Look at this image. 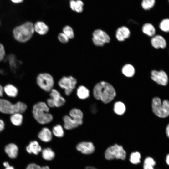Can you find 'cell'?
<instances>
[{"mask_svg":"<svg viewBox=\"0 0 169 169\" xmlns=\"http://www.w3.org/2000/svg\"><path fill=\"white\" fill-rule=\"evenodd\" d=\"M34 31L41 35L46 34L49 30L48 26L44 22L38 21L34 24Z\"/></svg>","mask_w":169,"mask_h":169,"instance_id":"cell-18","label":"cell"},{"mask_svg":"<svg viewBox=\"0 0 169 169\" xmlns=\"http://www.w3.org/2000/svg\"><path fill=\"white\" fill-rule=\"evenodd\" d=\"M83 113L80 109H72L69 116L66 115L63 117L64 127L66 130H70L78 127L83 124Z\"/></svg>","mask_w":169,"mask_h":169,"instance_id":"cell-4","label":"cell"},{"mask_svg":"<svg viewBox=\"0 0 169 169\" xmlns=\"http://www.w3.org/2000/svg\"><path fill=\"white\" fill-rule=\"evenodd\" d=\"M151 43L152 46L156 49L165 48L166 43L164 38L161 36L157 35L153 37L151 39Z\"/></svg>","mask_w":169,"mask_h":169,"instance_id":"cell-15","label":"cell"},{"mask_svg":"<svg viewBox=\"0 0 169 169\" xmlns=\"http://www.w3.org/2000/svg\"></svg>","mask_w":169,"mask_h":169,"instance_id":"cell-44","label":"cell"},{"mask_svg":"<svg viewBox=\"0 0 169 169\" xmlns=\"http://www.w3.org/2000/svg\"><path fill=\"white\" fill-rule=\"evenodd\" d=\"M77 80L74 77L63 76L58 81L59 86L64 90L65 95L69 96L76 87Z\"/></svg>","mask_w":169,"mask_h":169,"instance_id":"cell-8","label":"cell"},{"mask_svg":"<svg viewBox=\"0 0 169 169\" xmlns=\"http://www.w3.org/2000/svg\"><path fill=\"white\" fill-rule=\"evenodd\" d=\"M26 150L29 153H33L37 155L41 151L42 149L38 142L34 141L30 142L29 145L27 146Z\"/></svg>","mask_w":169,"mask_h":169,"instance_id":"cell-19","label":"cell"},{"mask_svg":"<svg viewBox=\"0 0 169 169\" xmlns=\"http://www.w3.org/2000/svg\"><path fill=\"white\" fill-rule=\"evenodd\" d=\"M11 1L14 3H19L22 2L23 0H11Z\"/></svg>","mask_w":169,"mask_h":169,"instance_id":"cell-39","label":"cell"},{"mask_svg":"<svg viewBox=\"0 0 169 169\" xmlns=\"http://www.w3.org/2000/svg\"><path fill=\"white\" fill-rule=\"evenodd\" d=\"M130 32L128 28L123 26L119 28L116 31L115 36L117 39L120 41H124L130 36Z\"/></svg>","mask_w":169,"mask_h":169,"instance_id":"cell-14","label":"cell"},{"mask_svg":"<svg viewBox=\"0 0 169 169\" xmlns=\"http://www.w3.org/2000/svg\"><path fill=\"white\" fill-rule=\"evenodd\" d=\"M27 109V105L22 102L19 101L13 104L7 100L0 99V112L2 113L11 115L15 113L21 114Z\"/></svg>","mask_w":169,"mask_h":169,"instance_id":"cell-5","label":"cell"},{"mask_svg":"<svg viewBox=\"0 0 169 169\" xmlns=\"http://www.w3.org/2000/svg\"><path fill=\"white\" fill-rule=\"evenodd\" d=\"M5 50L3 46L0 43V62L3 59L5 55Z\"/></svg>","mask_w":169,"mask_h":169,"instance_id":"cell-36","label":"cell"},{"mask_svg":"<svg viewBox=\"0 0 169 169\" xmlns=\"http://www.w3.org/2000/svg\"><path fill=\"white\" fill-rule=\"evenodd\" d=\"M3 89L2 86L0 84V96L3 95Z\"/></svg>","mask_w":169,"mask_h":169,"instance_id":"cell-41","label":"cell"},{"mask_svg":"<svg viewBox=\"0 0 169 169\" xmlns=\"http://www.w3.org/2000/svg\"><path fill=\"white\" fill-rule=\"evenodd\" d=\"M153 112L157 116L165 118L169 116V101L164 100L162 103L158 97L153 98L152 101Z\"/></svg>","mask_w":169,"mask_h":169,"instance_id":"cell-6","label":"cell"},{"mask_svg":"<svg viewBox=\"0 0 169 169\" xmlns=\"http://www.w3.org/2000/svg\"><path fill=\"white\" fill-rule=\"evenodd\" d=\"M166 133L167 136L169 138V124L167 125L166 127Z\"/></svg>","mask_w":169,"mask_h":169,"instance_id":"cell-38","label":"cell"},{"mask_svg":"<svg viewBox=\"0 0 169 169\" xmlns=\"http://www.w3.org/2000/svg\"><path fill=\"white\" fill-rule=\"evenodd\" d=\"M92 41L94 44L98 46H102L110 41L109 35L100 29L95 30L93 33Z\"/></svg>","mask_w":169,"mask_h":169,"instance_id":"cell-11","label":"cell"},{"mask_svg":"<svg viewBox=\"0 0 169 169\" xmlns=\"http://www.w3.org/2000/svg\"><path fill=\"white\" fill-rule=\"evenodd\" d=\"M50 98L48 99L46 104L49 107H60L65 104V99L62 97L60 93L57 90L53 89L49 92Z\"/></svg>","mask_w":169,"mask_h":169,"instance_id":"cell-10","label":"cell"},{"mask_svg":"<svg viewBox=\"0 0 169 169\" xmlns=\"http://www.w3.org/2000/svg\"><path fill=\"white\" fill-rule=\"evenodd\" d=\"M58 38L60 42L63 43H67L69 38L63 33H60L58 35Z\"/></svg>","mask_w":169,"mask_h":169,"instance_id":"cell-34","label":"cell"},{"mask_svg":"<svg viewBox=\"0 0 169 169\" xmlns=\"http://www.w3.org/2000/svg\"><path fill=\"white\" fill-rule=\"evenodd\" d=\"M156 164V161L152 158L148 157L144 160L143 168L144 169H154V166Z\"/></svg>","mask_w":169,"mask_h":169,"instance_id":"cell-28","label":"cell"},{"mask_svg":"<svg viewBox=\"0 0 169 169\" xmlns=\"http://www.w3.org/2000/svg\"><path fill=\"white\" fill-rule=\"evenodd\" d=\"M39 87L45 92H49L53 89L54 81L53 77L47 73L39 74L36 79Z\"/></svg>","mask_w":169,"mask_h":169,"instance_id":"cell-7","label":"cell"},{"mask_svg":"<svg viewBox=\"0 0 169 169\" xmlns=\"http://www.w3.org/2000/svg\"><path fill=\"white\" fill-rule=\"evenodd\" d=\"M141 155L138 152L132 153L130 155V160L133 164H137L140 161Z\"/></svg>","mask_w":169,"mask_h":169,"instance_id":"cell-32","label":"cell"},{"mask_svg":"<svg viewBox=\"0 0 169 169\" xmlns=\"http://www.w3.org/2000/svg\"><path fill=\"white\" fill-rule=\"evenodd\" d=\"M142 31L144 33L150 37L154 36L156 33L155 28L150 23L144 24L142 27Z\"/></svg>","mask_w":169,"mask_h":169,"instance_id":"cell-25","label":"cell"},{"mask_svg":"<svg viewBox=\"0 0 169 169\" xmlns=\"http://www.w3.org/2000/svg\"><path fill=\"white\" fill-rule=\"evenodd\" d=\"M151 78L160 85L166 86L168 84V76L166 73L163 70H152L151 72Z\"/></svg>","mask_w":169,"mask_h":169,"instance_id":"cell-12","label":"cell"},{"mask_svg":"<svg viewBox=\"0 0 169 169\" xmlns=\"http://www.w3.org/2000/svg\"><path fill=\"white\" fill-rule=\"evenodd\" d=\"M126 107L124 104L120 102H116L114 106V111L115 113L119 115H122L125 112Z\"/></svg>","mask_w":169,"mask_h":169,"instance_id":"cell-26","label":"cell"},{"mask_svg":"<svg viewBox=\"0 0 169 169\" xmlns=\"http://www.w3.org/2000/svg\"><path fill=\"white\" fill-rule=\"evenodd\" d=\"M93 95L96 100L107 104L111 102L116 95L114 87L110 83L101 81L97 83L93 89Z\"/></svg>","mask_w":169,"mask_h":169,"instance_id":"cell-1","label":"cell"},{"mask_svg":"<svg viewBox=\"0 0 169 169\" xmlns=\"http://www.w3.org/2000/svg\"><path fill=\"white\" fill-rule=\"evenodd\" d=\"M155 3V0H142L141 6L145 10H148L152 8Z\"/></svg>","mask_w":169,"mask_h":169,"instance_id":"cell-30","label":"cell"},{"mask_svg":"<svg viewBox=\"0 0 169 169\" xmlns=\"http://www.w3.org/2000/svg\"><path fill=\"white\" fill-rule=\"evenodd\" d=\"M76 148L78 151L85 154H90L95 151V147L90 142H81L77 144Z\"/></svg>","mask_w":169,"mask_h":169,"instance_id":"cell-13","label":"cell"},{"mask_svg":"<svg viewBox=\"0 0 169 169\" xmlns=\"http://www.w3.org/2000/svg\"><path fill=\"white\" fill-rule=\"evenodd\" d=\"M166 162L167 164L169 166V153L166 156Z\"/></svg>","mask_w":169,"mask_h":169,"instance_id":"cell-40","label":"cell"},{"mask_svg":"<svg viewBox=\"0 0 169 169\" xmlns=\"http://www.w3.org/2000/svg\"><path fill=\"white\" fill-rule=\"evenodd\" d=\"M122 72L125 76L131 77L133 76L135 74V69L132 65L130 64H127L123 67Z\"/></svg>","mask_w":169,"mask_h":169,"instance_id":"cell-24","label":"cell"},{"mask_svg":"<svg viewBox=\"0 0 169 169\" xmlns=\"http://www.w3.org/2000/svg\"><path fill=\"white\" fill-rule=\"evenodd\" d=\"M5 151L10 158L14 159L18 155V148L15 144L10 143L5 146Z\"/></svg>","mask_w":169,"mask_h":169,"instance_id":"cell-17","label":"cell"},{"mask_svg":"<svg viewBox=\"0 0 169 169\" xmlns=\"http://www.w3.org/2000/svg\"><path fill=\"white\" fill-rule=\"evenodd\" d=\"M38 136L40 140L44 142H49L52 138V133L47 127L43 128L38 133Z\"/></svg>","mask_w":169,"mask_h":169,"instance_id":"cell-16","label":"cell"},{"mask_svg":"<svg viewBox=\"0 0 169 169\" xmlns=\"http://www.w3.org/2000/svg\"><path fill=\"white\" fill-rule=\"evenodd\" d=\"M42 156L46 160H51L54 157L55 153L51 148H47L42 150Z\"/></svg>","mask_w":169,"mask_h":169,"instance_id":"cell-27","label":"cell"},{"mask_svg":"<svg viewBox=\"0 0 169 169\" xmlns=\"http://www.w3.org/2000/svg\"><path fill=\"white\" fill-rule=\"evenodd\" d=\"M160 29L165 32H169V19H165L163 20L159 25Z\"/></svg>","mask_w":169,"mask_h":169,"instance_id":"cell-33","label":"cell"},{"mask_svg":"<svg viewBox=\"0 0 169 169\" xmlns=\"http://www.w3.org/2000/svg\"><path fill=\"white\" fill-rule=\"evenodd\" d=\"M5 169H14L13 167L12 166H9L8 167H5Z\"/></svg>","mask_w":169,"mask_h":169,"instance_id":"cell-43","label":"cell"},{"mask_svg":"<svg viewBox=\"0 0 169 169\" xmlns=\"http://www.w3.org/2000/svg\"><path fill=\"white\" fill-rule=\"evenodd\" d=\"M70 6L73 11L81 13L83 11L84 3L81 0H71L70 1Z\"/></svg>","mask_w":169,"mask_h":169,"instance_id":"cell-22","label":"cell"},{"mask_svg":"<svg viewBox=\"0 0 169 169\" xmlns=\"http://www.w3.org/2000/svg\"><path fill=\"white\" fill-rule=\"evenodd\" d=\"M23 116L21 113H15L12 114L10 117L11 123L15 126H19L23 121Z\"/></svg>","mask_w":169,"mask_h":169,"instance_id":"cell-23","label":"cell"},{"mask_svg":"<svg viewBox=\"0 0 169 169\" xmlns=\"http://www.w3.org/2000/svg\"><path fill=\"white\" fill-rule=\"evenodd\" d=\"M5 126V124L3 121L1 119H0V132L3 131Z\"/></svg>","mask_w":169,"mask_h":169,"instance_id":"cell-37","label":"cell"},{"mask_svg":"<svg viewBox=\"0 0 169 169\" xmlns=\"http://www.w3.org/2000/svg\"><path fill=\"white\" fill-rule=\"evenodd\" d=\"M76 94L79 99L82 100L85 99L89 96L90 91L85 86L80 85L77 89Z\"/></svg>","mask_w":169,"mask_h":169,"instance_id":"cell-21","label":"cell"},{"mask_svg":"<svg viewBox=\"0 0 169 169\" xmlns=\"http://www.w3.org/2000/svg\"><path fill=\"white\" fill-rule=\"evenodd\" d=\"M126 153L123 147L117 144L108 148L105 153V157L107 160H112L114 158L124 159Z\"/></svg>","mask_w":169,"mask_h":169,"instance_id":"cell-9","label":"cell"},{"mask_svg":"<svg viewBox=\"0 0 169 169\" xmlns=\"http://www.w3.org/2000/svg\"><path fill=\"white\" fill-rule=\"evenodd\" d=\"M49 107L43 101L36 103L33 106L32 113L36 121L41 124L50 122L53 119L52 115L49 113Z\"/></svg>","mask_w":169,"mask_h":169,"instance_id":"cell-2","label":"cell"},{"mask_svg":"<svg viewBox=\"0 0 169 169\" xmlns=\"http://www.w3.org/2000/svg\"><path fill=\"white\" fill-rule=\"evenodd\" d=\"M64 33L69 39H73L74 36V33L72 28L70 26L67 25L64 26L63 29Z\"/></svg>","mask_w":169,"mask_h":169,"instance_id":"cell-31","label":"cell"},{"mask_svg":"<svg viewBox=\"0 0 169 169\" xmlns=\"http://www.w3.org/2000/svg\"><path fill=\"white\" fill-rule=\"evenodd\" d=\"M26 169H49L47 166L41 167L35 163L29 164L27 167Z\"/></svg>","mask_w":169,"mask_h":169,"instance_id":"cell-35","label":"cell"},{"mask_svg":"<svg viewBox=\"0 0 169 169\" xmlns=\"http://www.w3.org/2000/svg\"><path fill=\"white\" fill-rule=\"evenodd\" d=\"M52 132L55 136L58 137H63L64 135L63 128L59 124H57L53 127Z\"/></svg>","mask_w":169,"mask_h":169,"instance_id":"cell-29","label":"cell"},{"mask_svg":"<svg viewBox=\"0 0 169 169\" xmlns=\"http://www.w3.org/2000/svg\"><path fill=\"white\" fill-rule=\"evenodd\" d=\"M34 32V24L29 21L16 27L13 32L14 39L21 43H25L29 40Z\"/></svg>","mask_w":169,"mask_h":169,"instance_id":"cell-3","label":"cell"},{"mask_svg":"<svg viewBox=\"0 0 169 169\" xmlns=\"http://www.w3.org/2000/svg\"><path fill=\"white\" fill-rule=\"evenodd\" d=\"M3 91L9 97H15L18 93V89L14 86L11 84H7L3 88Z\"/></svg>","mask_w":169,"mask_h":169,"instance_id":"cell-20","label":"cell"},{"mask_svg":"<svg viewBox=\"0 0 169 169\" xmlns=\"http://www.w3.org/2000/svg\"><path fill=\"white\" fill-rule=\"evenodd\" d=\"M3 165L5 167H8L9 166V164L7 162H5L3 163Z\"/></svg>","mask_w":169,"mask_h":169,"instance_id":"cell-42","label":"cell"}]
</instances>
